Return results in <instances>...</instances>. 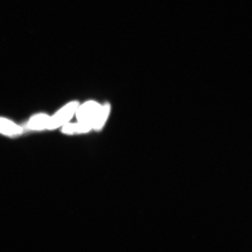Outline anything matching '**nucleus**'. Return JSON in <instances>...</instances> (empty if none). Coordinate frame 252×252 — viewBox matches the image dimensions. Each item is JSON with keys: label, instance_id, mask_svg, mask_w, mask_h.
Instances as JSON below:
<instances>
[{"label": "nucleus", "instance_id": "nucleus-3", "mask_svg": "<svg viewBox=\"0 0 252 252\" xmlns=\"http://www.w3.org/2000/svg\"><path fill=\"white\" fill-rule=\"evenodd\" d=\"M23 128L5 118H0V133L15 136L23 133Z\"/></svg>", "mask_w": 252, "mask_h": 252}, {"label": "nucleus", "instance_id": "nucleus-2", "mask_svg": "<svg viewBox=\"0 0 252 252\" xmlns=\"http://www.w3.org/2000/svg\"><path fill=\"white\" fill-rule=\"evenodd\" d=\"M100 108L101 106L95 102L90 101L84 104L77 109L78 121L80 123L92 125L93 128L94 122Z\"/></svg>", "mask_w": 252, "mask_h": 252}, {"label": "nucleus", "instance_id": "nucleus-6", "mask_svg": "<svg viewBox=\"0 0 252 252\" xmlns=\"http://www.w3.org/2000/svg\"><path fill=\"white\" fill-rule=\"evenodd\" d=\"M93 128L92 125L80 123L77 124H67L63 127V132L65 133H84L90 131Z\"/></svg>", "mask_w": 252, "mask_h": 252}, {"label": "nucleus", "instance_id": "nucleus-1", "mask_svg": "<svg viewBox=\"0 0 252 252\" xmlns=\"http://www.w3.org/2000/svg\"><path fill=\"white\" fill-rule=\"evenodd\" d=\"M78 107V102H72L68 103L56 113L53 117L50 118L48 127L49 130L55 129L67 123L72 117Z\"/></svg>", "mask_w": 252, "mask_h": 252}, {"label": "nucleus", "instance_id": "nucleus-5", "mask_svg": "<svg viewBox=\"0 0 252 252\" xmlns=\"http://www.w3.org/2000/svg\"><path fill=\"white\" fill-rule=\"evenodd\" d=\"M110 106L109 103L101 107L94 122L93 128L99 130L101 129L109 114Z\"/></svg>", "mask_w": 252, "mask_h": 252}, {"label": "nucleus", "instance_id": "nucleus-4", "mask_svg": "<svg viewBox=\"0 0 252 252\" xmlns=\"http://www.w3.org/2000/svg\"><path fill=\"white\" fill-rule=\"evenodd\" d=\"M50 118L48 116L40 114L34 116L26 125L30 130H42L48 127Z\"/></svg>", "mask_w": 252, "mask_h": 252}]
</instances>
